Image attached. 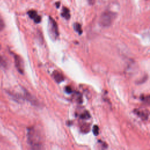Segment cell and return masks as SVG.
Instances as JSON below:
<instances>
[{"label":"cell","instance_id":"52a82bcc","mask_svg":"<svg viewBox=\"0 0 150 150\" xmlns=\"http://www.w3.org/2000/svg\"><path fill=\"white\" fill-rule=\"evenodd\" d=\"M61 15L65 19H69L70 18L69 9L66 7H63L62 9V13H61Z\"/></svg>","mask_w":150,"mask_h":150},{"label":"cell","instance_id":"277c9868","mask_svg":"<svg viewBox=\"0 0 150 150\" xmlns=\"http://www.w3.org/2000/svg\"><path fill=\"white\" fill-rule=\"evenodd\" d=\"M14 60L16 68L21 74L24 73V63L22 57L16 54H14Z\"/></svg>","mask_w":150,"mask_h":150},{"label":"cell","instance_id":"e0dca14e","mask_svg":"<svg viewBox=\"0 0 150 150\" xmlns=\"http://www.w3.org/2000/svg\"><path fill=\"white\" fill-rule=\"evenodd\" d=\"M56 7L58 8L59 7V6H60V3L58 2H56Z\"/></svg>","mask_w":150,"mask_h":150},{"label":"cell","instance_id":"4fadbf2b","mask_svg":"<svg viewBox=\"0 0 150 150\" xmlns=\"http://www.w3.org/2000/svg\"><path fill=\"white\" fill-rule=\"evenodd\" d=\"M4 27H5L4 22L3 19H2V18L0 16V31L4 29Z\"/></svg>","mask_w":150,"mask_h":150},{"label":"cell","instance_id":"5bb4252c","mask_svg":"<svg viewBox=\"0 0 150 150\" xmlns=\"http://www.w3.org/2000/svg\"><path fill=\"white\" fill-rule=\"evenodd\" d=\"M34 21H35V23H39L40 21H41V17L40 16H39V15H38L34 19Z\"/></svg>","mask_w":150,"mask_h":150},{"label":"cell","instance_id":"3957f363","mask_svg":"<svg viewBox=\"0 0 150 150\" xmlns=\"http://www.w3.org/2000/svg\"><path fill=\"white\" fill-rule=\"evenodd\" d=\"M48 32L50 37L53 40H56L59 36V30L56 21L50 16L48 22Z\"/></svg>","mask_w":150,"mask_h":150},{"label":"cell","instance_id":"7c38bea8","mask_svg":"<svg viewBox=\"0 0 150 150\" xmlns=\"http://www.w3.org/2000/svg\"><path fill=\"white\" fill-rule=\"evenodd\" d=\"M0 66L2 67H6V63L5 60L4 59V58L0 56Z\"/></svg>","mask_w":150,"mask_h":150},{"label":"cell","instance_id":"ac0fdd59","mask_svg":"<svg viewBox=\"0 0 150 150\" xmlns=\"http://www.w3.org/2000/svg\"><path fill=\"white\" fill-rule=\"evenodd\" d=\"M0 49H1V46H0Z\"/></svg>","mask_w":150,"mask_h":150},{"label":"cell","instance_id":"8fae6325","mask_svg":"<svg viewBox=\"0 0 150 150\" xmlns=\"http://www.w3.org/2000/svg\"><path fill=\"white\" fill-rule=\"evenodd\" d=\"M98 131H99L98 127L97 125H95L93 127V134H94L95 136H97L98 134Z\"/></svg>","mask_w":150,"mask_h":150},{"label":"cell","instance_id":"6da1fadb","mask_svg":"<svg viewBox=\"0 0 150 150\" xmlns=\"http://www.w3.org/2000/svg\"><path fill=\"white\" fill-rule=\"evenodd\" d=\"M28 142L32 149H39L42 148V137L41 134L35 128L28 129Z\"/></svg>","mask_w":150,"mask_h":150},{"label":"cell","instance_id":"9c48e42d","mask_svg":"<svg viewBox=\"0 0 150 150\" xmlns=\"http://www.w3.org/2000/svg\"><path fill=\"white\" fill-rule=\"evenodd\" d=\"M28 14L29 15V16L31 18V19H34L37 16H38V14H37V12L36 11H34V10H31V11H29L28 12Z\"/></svg>","mask_w":150,"mask_h":150},{"label":"cell","instance_id":"8992f818","mask_svg":"<svg viewBox=\"0 0 150 150\" xmlns=\"http://www.w3.org/2000/svg\"><path fill=\"white\" fill-rule=\"evenodd\" d=\"M53 77H54V80L58 83H60V82H62L64 80L63 76L61 73H60L59 72H58L57 71H55L53 73Z\"/></svg>","mask_w":150,"mask_h":150},{"label":"cell","instance_id":"30bf717a","mask_svg":"<svg viewBox=\"0 0 150 150\" xmlns=\"http://www.w3.org/2000/svg\"><path fill=\"white\" fill-rule=\"evenodd\" d=\"M80 117L82 119H88L90 118V114H89L88 112L85 111L80 115Z\"/></svg>","mask_w":150,"mask_h":150},{"label":"cell","instance_id":"2e32d148","mask_svg":"<svg viewBox=\"0 0 150 150\" xmlns=\"http://www.w3.org/2000/svg\"><path fill=\"white\" fill-rule=\"evenodd\" d=\"M95 1H96V0H87V2L88 3V4L90 5H93L95 3Z\"/></svg>","mask_w":150,"mask_h":150},{"label":"cell","instance_id":"ba28073f","mask_svg":"<svg viewBox=\"0 0 150 150\" xmlns=\"http://www.w3.org/2000/svg\"><path fill=\"white\" fill-rule=\"evenodd\" d=\"M74 30L78 32V33L79 35H81L82 33V29H81V25L79 23H75L74 24Z\"/></svg>","mask_w":150,"mask_h":150},{"label":"cell","instance_id":"9a60e30c","mask_svg":"<svg viewBox=\"0 0 150 150\" xmlns=\"http://www.w3.org/2000/svg\"><path fill=\"white\" fill-rule=\"evenodd\" d=\"M65 91L67 93H69V94H70L72 92V90L71 89V88L69 87V86H67L66 88H65Z\"/></svg>","mask_w":150,"mask_h":150},{"label":"cell","instance_id":"7a4b0ae2","mask_svg":"<svg viewBox=\"0 0 150 150\" xmlns=\"http://www.w3.org/2000/svg\"><path fill=\"white\" fill-rule=\"evenodd\" d=\"M117 16V13L111 11H107L104 12L100 16L98 23L102 27L107 28L110 26Z\"/></svg>","mask_w":150,"mask_h":150},{"label":"cell","instance_id":"5b68a950","mask_svg":"<svg viewBox=\"0 0 150 150\" xmlns=\"http://www.w3.org/2000/svg\"><path fill=\"white\" fill-rule=\"evenodd\" d=\"M135 113L139 115L141 118H142L144 120H146L148 117L149 115V113H148V111L147 110H141L139 109L138 110H135Z\"/></svg>","mask_w":150,"mask_h":150}]
</instances>
